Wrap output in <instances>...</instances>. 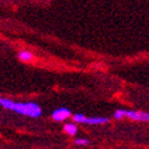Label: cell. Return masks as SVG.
<instances>
[{
  "label": "cell",
  "mask_w": 149,
  "mask_h": 149,
  "mask_svg": "<svg viewBox=\"0 0 149 149\" xmlns=\"http://www.w3.org/2000/svg\"><path fill=\"white\" fill-rule=\"evenodd\" d=\"M0 105L4 109L12 110L15 112L23 115V116H29L31 118H38L42 115L41 107L37 105L36 103L29 102V103H16L11 99L7 98H1L0 99Z\"/></svg>",
  "instance_id": "6da1fadb"
},
{
  "label": "cell",
  "mask_w": 149,
  "mask_h": 149,
  "mask_svg": "<svg viewBox=\"0 0 149 149\" xmlns=\"http://www.w3.org/2000/svg\"><path fill=\"white\" fill-rule=\"evenodd\" d=\"M74 122L81 123V124H93V125H99V124H105L109 122V118L106 117H86L84 115H74L73 117Z\"/></svg>",
  "instance_id": "7a4b0ae2"
},
{
  "label": "cell",
  "mask_w": 149,
  "mask_h": 149,
  "mask_svg": "<svg viewBox=\"0 0 149 149\" xmlns=\"http://www.w3.org/2000/svg\"><path fill=\"white\" fill-rule=\"evenodd\" d=\"M124 116L130 118V119H134V120H143V122H148L149 120V112L124 110Z\"/></svg>",
  "instance_id": "3957f363"
},
{
  "label": "cell",
  "mask_w": 149,
  "mask_h": 149,
  "mask_svg": "<svg viewBox=\"0 0 149 149\" xmlns=\"http://www.w3.org/2000/svg\"><path fill=\"white\" fill-rule=\"evenodd\" d=\"M70 111L69 109H66V107H60L57 110H55L54 112L52 113V118L54 120H57V122H61V120H65L67 118L70 117Z\"/></svg>",
  "instance_id": "277c9868"
},
{
  "label": "cell",
  "mask_w": 149,
  "mask_h": 149,
  "mask_svg": "<svg viewBox=\"0 0 149 149\" xmlns=\"http://www.w3.org/2000/svg\"><path fill=\"white\" fill-rule=\"evenodd\" d=\"M18 58H19L22 62H30V61H32L33 55H32L30 52H28V50H22V52L18 54Z\"/></svg>",
  "instance_id": "5b68a950"
},
{
  "label": "cell",
  "mask_w": 149,
  "mask_h": 149,
  "mask_svg": "<svg viewBox=\"0 0 149 149\" xmlns=\"http://www.w3.org/2000/svg\"><path fill=\"white\" fill-rule=\"evenodd\" d=\"M63 131L67 132V134L70 135V136H74V135L78 132V128H77L75 124H73V123H67V124H65V127H63Z\"/></svg>",
  "instance_id": "8992f818"
},
{
  "label": "cell",
  "mask_w": 149,
  "mask_h": 149,
  "mask_svg": "<svg viewBox=\"0 0 149 149\" xmlns=\"http://www.w3.org/2000/svg\"><path fill=\"white\" fill-rule=\"evenodd\" d=\"M74 143H75L77 146H87L90 143V141L86 140V139H77L75 141H74Z\"/></svg>",
  "instance_id": "52a82bcc"
},
{
  "label": "cell",
  "mask_w": 149,
  "mask_h": 149,
  "mask_svg": "<svg viewBox=\"0 0 149 149\" xmlns=\"http://www.w3.org/2000/svg\"><path fill=\"white\" fill-rule=\"evenodd\" d=\"M113 117L116 119H122L123 117H125V116H124V110H117L116 112L113 113Z\"/></svg>",
  "instance_id": "ba28073f"
}]
</instances>
